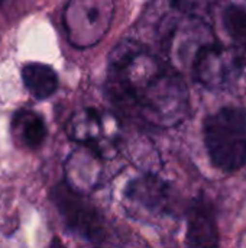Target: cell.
<instances>
[{"label":"cell","mask_w":246,"mask_h":248,"mask_svg":"<svg viewBox=\"0 0 246 248\" xmlns=\"http://www.w3.org/2000/svg\"><path fill=\"white\" fill-rule=\"evenodd\" d=\"M106 94L122 115L148 128L177 126L188 113V90L181 76L135 42L113 51Z\"/></svg>","instance_id":"cell-1"},{"label":"cell","mask_w":246,"mask_h":248,"mask_svg":"<svg viewBox=\"0 0 246 248\" xmlns=\"http://www.w3.org/2000/svg\"><path fill=\"white\" fill-rule=\"evenodd\" d=\"M209 161L222 173L233 174L246 167V109L225 106L209 113L202 126Z\"/></svg>","instance_id":"cell-2"},{"label":"cell","mask_w":246,"mask_h":248,"mask_svg":"<svg viewBox=\"0 0 246 248\" xmlns=\"http://www.w3.org/2000/svg\"><path fill=\"white\" fill-rule=\"evenodd\" d=\"M49 199L71 234L93 244H101L107 240L109 227L104 215L71 183L58 182L49 190Z\"/></svg>","instance_id":"cell-3"},{"label":"cell","mask_w":246,"mask_h":248,"mask_svg":"<svg viewBox=\"0 0 246 248\" xmlns=\"http://www.w3.org/2000/svg\"><path fill=\"white\" fill-rule=\"evenodd\" d=\"M191 67L196 80L207 89H246V48L212 41L197 51Z\"/></svg>","instance_id":"cell-4"},{"label":"cell","mask_w":246,"mask_h":248,"mask_svg":"<svg viewBox=\"0 0 246 248\" xmlns=\"http://www.w3.org/2000/svg\"><path fill=\"white\" fill-rule=\"evenodd\" d=\"M113 15V0H68L64 10L68 42L75 48L96 45L107 33Z\"/></svg>","instance_id":"cell-5"},{"label":"cell","mask_w":246,"mask_h":248,"mask_svg":"<svg viewBox=\"0 0 246 248\" xmlns=\"http://www.w3.org/2000/svg\"><path fill=\"white\" fill-rule=\"evenodd\" d=\"M123 196L148 214L170 215L174 212L175 193L173 187L154 173H145L129 180L123 189Z\"/></svg>","instance_id":"cell-6"},{"label":"cell","mask_w":246,"mask_h":248,"mask_svg":"<svg viewBox=\"0 0 246 248\" xmlns=\"http://www.w3.org/2000/svg\"><path fill=\"white\" fill-rule=\"evenodd\" d=\"M186 221V248H220L217 211L204 193H199L188 203Z\"/></svg>","instance_id":"cell-7"},{"label":"cell","mask_w":246,"mask_h":248,"mask_svg":"<svg viewBox=\"0 0 246 248\" xmlns=\"http://www.w3.org/2000/svg\"><path fill=\"white\" fill-rule=\"evenodd\" d=\"M12 134L17 145L35 151L45 142L48 129L39 113L29 109H20L12 119Z\"/></svg>","instance_id":"cell-8"},{"label":"cell","mask_w":246,"mask_h":248,"mask_svg":"<svg viewBox=\"0 0 246 248\" xmlns=\"http://www.w3.org/2000/svg\"><path fill=\"white\" fill-rule=\"evenodd\" d=\"M22 80L28 92L36 100H46L58 90L57 71L42 62H29L22 68Z\"/></svg>","instance_id":"cell-9"},{"label":"cell","mask_w":246,"mask_h":248,"mask_svg":"<svg viewBox=\"0 0 246 248\" xmlns=\"http://www.w3.org/2000/svg\"><path fill=\"white\" fill-rule=\"evenodd\" d=\"M101 128V119L96 109L87 108L83 112L75 113L68 124V135L71 140L91 148L94 153L100 154L101 150L97 144L99 131Z\"/></svg>","instance_id":"cell-10"},{"label":"cell","mask_w":246,"mask_h":248,"mask_svg":"<svg viewBox=\"0 0 246 248\" xmlns=\"http://www.w3.org/2000/svg\"><path fill=\"white\" fill-rule=\"evenodd\" d=\"M223 25L238 46L246 48V10L241 6L231 4L223 12Z\"/></svg>","instance_id":"cell-11"},{"label":"cell","mask_w":246,"mask_h":248,"mask_svg":"<svg viewBox=\"0 0 246 248\" xmlns=\"http://www.w3.org/2000/svg\"><path fill=\"white\" fill-rule=\"evenodd\" d=\"M48 248H67L62 243H61V240H58V238H54L52 241H51V244H49V247Z\"/></svg>","instance_id":"cell-12"}]
</instances>
